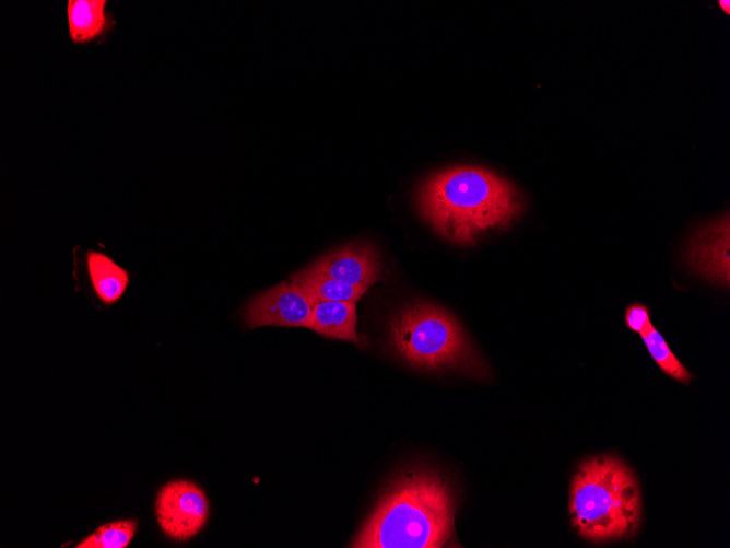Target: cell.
<instances>
[{
	"label": "cell",
	"mask_w": 730,
	"mask_h": 548,
	"mask_svg": "<svg viewBox=\"0 0 730 548\" xmlns=\"http://www.w3.org/2000/svg\"><path fill=\"white\" fill-rule=\"evenodd\" d=\"M640 337L650 357L663 373L683 384H687L692 380V373L675 357L654 325L644 330Z\"/></svg>",
	"instance_id": "obj_13"
},
{
	"label": "cell",
	"mask_w": 730,
	"mask_h": 548,
	"mask_svg": "<svg viewBox=\"0 0 730 548\" xmlns=\"http://www.w3.org/2000/svg\"><path fill=\"white\" fill-rule=\"evenodd\" d=\"M685 260L691 270L721 287L730 283V220L726 213L698 230L691 238Z\"/></svg>",
	"instance_id": "obj_7"
},
{
	"label": "cell",
	"mask_w": 730,
	"mask_h": 548,
	"mask_svg": "<svg viewBox=\"0 0 730 548\" xmlns=\"http://www.w3.org/2000/svg\"><path fill=\"white\" fill-rule=\"evenodd\" d=\"M389 336L393 350L415 369L488 374L459 322L436 304L420 301L401 307L389 319Z\"/></svg>",
	"instance_id": "obj_4"
},
{
	"label": "cell",
	"mask_w": 730,
	"mask_h": 548,
	"mask_svg": "<svg viewBox=\"0 0 730 548\" xmlns=\"http://www.w3.org/2000/svg\"><path fill=\"white\" fill-rule=\"evenodd\" d=\"M84 268L92 292L104 305H113L127 291L130 272L107 254L87 249Z\"/></svg>",
	"instance_id": "obj_9"
},
{
	"label": "cell",
	"mask_w": 730,
	"mask_h": 548,
	"mask_svg": "<svg viewBox=\"0 0 730 548\" xmlns=\"http://www.w3.org/2000/svg\"><path fill=\"white\" fill-rule=\"evenodd\" d=\"M570 524L591 544L633 538L643 523L641 490L623 458L599 454L579 463L569 489Z\"/></svg>",
	"instance_id": "obj_3"
},
{
	"label": "cell",
	"mask_w": 730,
	"mask_h": 548,
	"mask_svg": "<svg viewBox=\"0 0 730 548\" xmlns=\"http://www.w3.org/2000/svg\"><path fill=\"white\" fill-rule=\"evenodd\" d=\"M291 280L305 293L311 304L318 301L356 302L367 291V288L334 280L309 267L292 275Z\"/></svg>",
	"instance_id": "obj_12"
},
{
	"label": "cell",
	"mask_w": 730,
	"mask_h": 548,
	"mask_svg": "<svg viewBox=\"0 0 730 548\" xmlns=\"http://www.w3.org/2000/svg\"><path fill=\"white\" fill-rule=\"evenodd\" d=\"M161 529L176 541L197 535L207 524L209 502L202 489L189 480H173L161 488L155 500Z\"/></svg>",
	"instance_id": "obj_5"
},
{
	"label": "cell",
	"mask_w": 730,
	"mask_h": 548,
	"mask_svg": "<svg viewBox=\"0 0 730 548\" xmlns=\"http://www.w3.org/2000/svg\"><path fill=\"white\" fill-rule=\"evenodd\" d=\"M718 4L726 14L730 13V1L729 0H720L718 2Z\"/></svg>",
	"instance_id": "obj_16"
},
{
	"label": "cell",
	"mask_w": 730,
	"mask_h": 548,
	"mask_svg": "<svg viewBox=\"0 0 730 548\" xmlns=\"http://www.w3.org/2000/svg\"><path fill=\"white\" fill-rule=\"evenodd\" d=\"M308 267L334 280L367 289L381 276L378 249L372 242L364 240L334 249Z\"/></svg>",
	"instance_id": "obj_8"
},
{
	"label": "cell",
	"mask_w": 730,
	"mask_h": 548,
	"mask_svg": "<svg viewBox=\"0 0 730 548\" xmlns=\"http://www.w3.org/2000/svg\"><path fill=\"white\" fill-rule=\"evenodd\" d=\"M624 320L626 326L639 335L651 324L649 308L641 303H632L625 310Z\"/></svg>",
	"instance_id": "obj_15"
},
{
	"label": "cell",
	"mask_w": 730,
	"mask_h": 548,
	"mask_svg": "<svg viewBox=\"0 0 730 548\" xmlns=\"http://www.w3.org/2000/svg\"><path fill=\"white\" fill-rule=\"evenodd\" d=\"M313 304L294 282H281L254 296L243 308L248 328L309 327Z\"/></svg>",
	"instance_id": "obj_6"
},
{
	"label": "cell",
	"mask_w": 730,
	"mask_h": 548,
	"mask_svg": "<svg viewBox=\"0 0 730 548\" xmlns=\"http://www.w3.org/2000/svg\"><path fill=\"white\" fill-rule=\"evenodd\" d=\"M137 521L119 520L99 526L85 537L76 548H125L137 532Z\"/></svg>",
	"instance_id": "obj_14"
},
{
	"label": "cell",
	"mask_w": 730,
	"mask_h": 548,
	"mask_svg": "<svg viewBox=\"0 0 730 548\" xmlns=\"http://www.w3.org/2000/svg\"><path fill=\"white\" fill-rule=\"evenodd\" d=\"M106 0H69L67 18L69 37L75 44L101 37L109 26Z\"/></svg>",
	"instance_id": "obj_11"
},
{
	"label": "cell",
	"mask_w": 730,
	"mask_h": 548,
	"mask_svg": "<svg viewBox=\"0 0 730 548\" xmlns=\"http://www.w3.org/2000/svg\"><path fill=\"white\" fill-rule=\"evenodd\" d=\"M456 494L434 469L397 477L351 541L353 548H439L451 537Z\"/></svg>",
	"instance_id": "obj_2"
},
{
	"label": "cell",
	"mask_w": 730,
	"mask_h": 548,
	"mask_svg": "<svg viewBox=\"0 0 730 548\" xmlns=\"http://www.w3.org/2000/svg\"><path fill=\"white\" fill-rule=\"evenodd\" d=\"M415 206L440 237L469 246L490 230L509 228L522 214L525 200L496 173L458 165L424 179L416 189Z\"/></svg>",
	"instance_id": "obj_1"
},
{
	"label": "cell",
	"mask_w": 730,
	"mask_h": 548,
	"mask_svg": "<svg viewBox=\"0 0 730 548\" xmlns=\"http://www.w3.org/2000/svg\"><path fill=\"white\" fill-rule=\"evenodd\" d=\"M356 323V302L318 301L313 304L308 328L323 337L361 346Z\"/></svg>",
	"instance_id": "obj_10"
}]
</instances>
